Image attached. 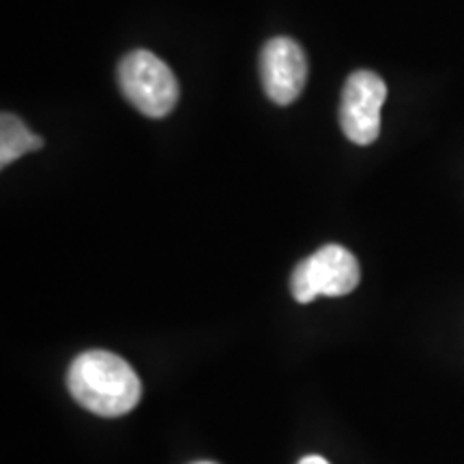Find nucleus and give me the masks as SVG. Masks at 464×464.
I'll return each mask as SVG.
<instances>
[{
    "mask_svg": "<svg viewBox=\"0 0 464 464\" xmlns=\"http://www.w3.org/2000/svg\"><path fill=\"white\" fill-rule=\"evenodd\" d=\"M67 390L78 404L102 417H121L140 402L142 385L123 357L108 351H89L73 359Z\"/></svg>",
    "mask_w": 464,
    "mask_h": 464,
    "instance_id": "f257e3e1",
    "label": "nucleus"
},
{
    "mask_svg": "<svg viewBox=\"0 0 464 464\" xmlns=\"http://www.w3.org/2000/svg\"><path fill=\"white\" fill-rule=\"evenodd\" d=\"M125 100L149 119H164L179 102V82L172 69L149 50H133L116 67Z\"/></svg>",
    "mask_w": 464,
    "mask_h": 464,
    "instance_id": "f03ea898",
    "label": "nucleus"
},
{
    "mask_svg": "<svg viewBox=\"0 0 464 464\" xmlns=\"http://www.w3.org/2000/svg\"><path fill=\"white\" fill-rule=\"evenodd\" d=\"M359 280L357 258L342 246H324L295 266L290 293L299 304H312L318 297H344Z\"/></svg>",
    "mask_w": 464,
    "mask_h": 464,
    "instance_id": "7ed1b4c3",
    "label": "nucleus"
},
{
    "mask_svg": "<svg viewBox=\"0 0 464 464\" xmlns=\"http://www.w3.org/2000/svg\"><path fill=\"white\" fill-rule=\"evenodd\" d=\"M387 100V84L368 69L348 75L340 100V127L359 147L372 144L381 133V110Z\"/></svg>",
    "mask_w": 464,
    "mask_h": 464,
    "instance_id": "20e7f679",
    "label": "nucleus"
},
{
    "mask_svg": "<svg viewBox=\"0 0 464 464\" xmlns=\"http://www.w3.org/2000/svg\"><path fill=\"white\" fill-rule=\"evenodd\" d=\"M263 89L277 106H288L304 92L307 80V61L304 48L288 37H276L260 54Z\"/></svg>",
    "mask_w": 464,
    "mask_h": 464,
    "instance_id": "39448f33",
    "label": "nucleus"
},
{
    "mask_svg": "<svg viewBox=\"0 0 464 464\" xmlns=\"http://www.w3.org/2000/svg\"><path fill=\"white\" fill-rule=\"evenodd\" d=\"M44 147V138L31 131L15 114L5 112L0 119V166L14 164L22 155Z\"/></svg>",
    "mask_w": 464,
    "mask_h": 464,
    "instance_id": "423d86ee",
    "label": "nucleus"
},
{
    "mask_svg": "<svg viewBox=\"0 0 464 464\" xmlns=\"http://www.w3.org/2000/svg\"><path fill=\"white\" fill-rule=\"evenodd\" d=\"M297 464H329V462L324 460L323 456H305V458H301Z\"/></svg>",
    "mask_w": 464,
    "mask_h": 464,
    "instance_id": "0eeeda50",
    "label": "nucleus"
},
{
    "mask_svg": "<svg viewBox=\"0 0 464 464\" xmlns=\"http://www.w3.org/2000/svg\"><path fill=\"white\" fill-rule=\"evenodd\" d=\"M194 464H216V462H194Z\"/></svg>",
    "mask_w": 464,
    "mask_h": 464,
    "instance_id": "6e6552de",
    "label": "nucleus"
}]
</instances>
